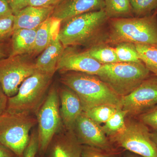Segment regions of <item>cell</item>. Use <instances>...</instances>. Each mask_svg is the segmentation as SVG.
Masks as SVG:
<instances>
[{
    "mask_svg": "<svg viewBox=\"0 0 157 157\" xmlns=\"http://www.w3.org/2000/svg\"><path fill=\"white\" fill-rule=\"evenodd\" d=\"M108 20L104 9L77 15L61 24L59 39L65 48L105 43Z\"/></svg>",
    "mask_w": 157,
    "mask_h": 157,
    "instance_id": "1",
    "label": "cell"
},
{
    "mask_svg": "<svg viewBox=\"0 0 157 157\" xmlns=\"http://www.w3.org/2000/svg\"><path fill=\"white\" fill-rule=\"evenodd\" d=\"M128 42L157 48V14L143 17L109 19L104 44Z\"/></svg>",
    "mask_w": 157,
    "mask_h": 157,
    "instance_id": "2",
    "label": "cell"
},
{
    "mask_svg": "<svg viewBox=\"0 0 157 157\" xmlns=\"http://www.w3.org/2000/svg\"><path fill=\"white\" fill-rule=\"evenodd\" d=\"M59 81L77 94L81 100L83 112L101 105L120 108L121 97L97 75L65 72L61 73Z\"/></svg>",
    "mask_w": 157,
    "mask_h": 157,
    "instance_id": "3",
    "label": "cell"
},
{
    "mask_svg": "<svg viewBox=\"0 0 157 157\" xmlns=\"http://www.w3.org/2000/svg\"><path fill=\"white\" fill-rule=\"evenodd\" d=\"M151 73L142 62L102 65L98 76L121 98L129 94Z\"/></svg>",
    "mask_w": 157,
    "mask_h": 157,
    "instance_id": "4",
    "label": "cell"
},
{
    "mask_svg": "<svg viewBox=\"0 0 157 157\" xmlns=\"http://www.w3.org/2000/svg\"><path fill=\"white\" fill-rule=\"evenodd\" d=\"M53 76L37 70L23 82L16 94L9 98L6 111L36 113L47 95Z\"/></svg>",
    "mask_w": 157,
    "mask_h": 157,
    "instance_id": "5",
    "label": "cell"
},
{
    "mask_svg": "<svg viewBox=\"0 0 157 157\" xmlns=\"http://www.w3.org/2000/svg\"><path fill=\"white\" fill-rule=\"evenodd\" d=\"M37 124L36 117L32 114L6 111L0 115V142L17 157H24L30 132Z\"/></svg>",
    "mask_w": 157,
    "mask_h": 157,
    "instance_id": "6",
    "label": "cell"
},
{
    "mask_svg": "<svg viewBox=\"0 0 157 157\" xmlns=\"http://www.w3.org/2000/svg\"><path fill=\"white\" fill-rule=\"evenodd\" d=\"M38 124L39 152L45 154L55 135L64 127L60 113L58 89L52 86L36 113Z\"/></svg>",
    "mask_w": 157,
    "mask_h": 157,
    "instance_id": "7",
    "label": "cell"
},
{
    "mask_svg": "<svg viewBox=\"0 0 157 157\" xmlns=\"http://www.w3.org/2000/svg\"><path fill=\"white\" fill-rule=\"evenodd\" d=\"M148 127L138 119H126L125 128L109 138L113 146L144 157H157V147Z\"/></svg>",
    "mask_w": 157,
    "mask_h": 157,
    "instance_id": "8",
    "label": "cell"
},
{
    "mask_svg": "<svg viewBox=\"0 0 157 157\" xmlns=\"http://www.w3.org/2000/svg\"><path fill=\"white\" fill-rule=\"evenodd\" d=\"M29 56H9L0 60V86L9 98L16 95L23 82L36 71Z\"/></svg>",
    "mask_w": 157,
    "mask_h": 157,
    "instance_id": "9",
    "label": "cell"
},
{
    "mask_svg": "<svg viewBox=\"0 0 157 157\" xmlns=\"http://www.w3.org/2000/svg\"><path fill=\"white\" fill-rule=\"evenodd\" d=\"M157 105V76L151 74L128 95L121 98L120 108L127 117H137Z\"/></svg>",
    "mask_w": 157,
    "mask_h": 157,
    "instance_id": "10",
    "label": "cell"
},
{
    "mask_svg": "<svg viewBox=\"0 0 157 157\" xmlns=\"http://www.w3.org/2000/svg\"><path fill=\"white\" fill-rule=\"evenodd\" d=\"M73 131L82 145L107 151H113L119 148L113 146L101 124L88 117L83 112L76 121Z\"/></svg>",
    "mask_w": 157,
    "mask_h": 157,
    "instance_id": "11",
    "label": "cell"
},
{
    "mask_svg": "<svg viewBox=\"0 0 157 157\" xmlns=\"http://www.w3.org/2000/svg\"><path fill=\"white\" fill-rule=\"evenodd\" d=\"M102 65L90 56L85 51L81 52L70 46L65 48L57 66L60 73L77 72L97 75Z\"/></svg>",
    "mask_w": 157,
    "mask_h": 157,
    "instance_id": "12",
    "label": "cell"
},
{
    "mask_svg": "<svg viewBox=\"0 0 157 157\" xmlns=\"http://www.w3.org/2000/svg\"><path fill=\"white\" fill-rule=\"evenodd\" d=\"M82 146L74 131L64 127L55 135L46 153L48 157H81Z\"/></svg>",
    "mask_w": 157,
    "mask_h": 157,
    "instance_id": "13",
    "label": "cell"
},
{
    "mask_svg": "<svg viewBox=\"0 0 157 157\" xmlns=\"http://www.w3.org/2000/svg\"><path fill=\"white\" fill-rule=\"evenodd\" d=\"M60 113L64 127L73 131L78 117L83 112L81 100L74 91L64 86L58 89Z\"/></svg>",
    "mask_w": 157,
    "mask_h": 157,
    "instance_id": "14",
    "label": "cell"
},
{
    "mask_svg": "<svg viewBox=\"0 0 157 157\" xmlns=\"http://www.w3.org/2000/svg\"><path fill=\"white\" fill-rule=\"evenodd\" d=\"M104 8V0H63L55 8L51 16L61 24L77 15Z\"/></svg>",
    "mask_w": 157,
    "mask_h": 157,
    "instance_id": "15",
    "label": "cell"
},
{
    "mask_svg": "<svg viewBox=\"0 0 157 157\" xmlns=\"http://www.w3.org/2000/svg\"><path fill=\"white\" fill-rule=\"evenodd\" d=\"M54 7L28 6L14 15V31L37 29L53 13Z\"/></svg>",
    "mask_w": 157,
    "mask_h": 157,
    "instance_id": "16",
    "label": "cell"
},
{
    "mask_svg": "<svg viewBox=\"0 0 157 157\" xmlns=\"http://www.w3.org/2000/svg\"><path fill=\"white\" fill-rule=\"evenodd\" d=\"M59 30L54 33L48 46L35 62L37 70L52 75L56 71L59 60L65 49L59 39Z\"/></svg>",
    "mask_w": 157,
    "mask_h": 157,
    "instance_id": "17",
    "label": "cell"
},
{
    "mask_svg": "<svg viewBox=\"0 0 157 157\" xmlns=\"http://www.w3.org/2000/svg\"><path fill=\"white\" fill-rule=\"evenodd\" d=\"M37 29L14 30L12 35L10 56L25 54L30 56L35 44Z\"/></svg>",
    "mask_w": 157,
    "mask_h": 157,
    "instance_id": "18",
    "label": "cell"
},
{
    "mask_svg": "<svg viewBox=\"0 0 157 157\" xmlns=\"http://www.w3.org/2000/svg\"><path fill=\"white\" fill-rule=\"evenodd\" d=\"M60 25V21L51 16L39 26L37 29L35 44L30 56L39 54L45 49Z\"/></svg>",
    "mask_w": 157,
    "mask_h": 157,
    "instance_id": "19",
    "label": "cell"
},
{
    "mask_svg": "<svg viewBox=\"0 0 157 157\" xmlns=\"http://www.w3.org/2000/svg\"><path fill=\"white\" fill-rule=\"evenodd\" d=\"M104 10L109 19L135 17L130 0H104Z\"/></svg>",
    "mask_w": 157,
    "mask_h": 157,
    "instance_id": "20",
    "label": "cell"
},
{
    "mask_svg": "<svg viewBox=\"0 0 157 157\" xmlns=\"http://www.w3.org/2000/svg\"><path fill=\"white\" fill-rule=\"evenodd\" d=\"M93 59L102 65L119 62L114 47L107 44H99L84 50Z\"/></svg>",
    "mask_w": 157,
    "mask_h": 157,
    "instance_id": "21",
    "label": "cell"
},
{
    "mask_svg": "<svg viewBox=\"0 0 157 157\" xmlns=\"http://www.w3.org/2000/svg\"><path fill=\"white\" fill-rule=\"evenodd\" d=\"M127 117V112L120 108H118L102 126L108 138L113 137L123 131L125 128Z\"/></svg>",
    "mask_w": 157,
    "mask_h": 157,
    "instance_id": "22",
    "label": "cell"
},
{
    "mask_svg": "<svg viewBox=\"0 0 157 157\" xmlns=\"http://www.w3.org/2000/svg\"><path fill=\"white\" fill-rule=\"evenodd\" d=\"M135 46L141 61L152 74L157 76V48L140 44Z\"/></svg>",
    "mask_w": 157,
    "mask_h": 157,
    "instance_id": "23",
    "label": "cell"
},
{
    "mask_svg": "<svg viewBox=\"0 0 157 157\" xmlns=\"http://www.w3.org/2000/svg\"><path fill=\"white\" fill-rule=\"evenodd\" d=\"M118 108L111 105H101L93 107L83 113L93 121L101 124H105Z\"/></svg>",
    "mask_w": 157,
    "mask_h": 157,
    "instance_id": "24",
    "label": "cell"
},
{
    "mask_svg": "<svg viewBox=\"0 0 157 157\" xmlns=\"http://www.w3.org/2000/svg\"><path fill=\"white\" fill-rule=\"evenodd\" d=\"M119 62L140 63L135 44L123 42L115 45L114 47Z\"/></svg>",
    "mask_w": 157,
    "mask_h": 157,
    "instance_id": "25",
    "label": "cell"
},
{
    "mask_svg": "<svg viewBox=\"0 0 157 157\" xmlns=\"http://www.w3.org/2000/svg\"><path fill=\"white\" fill-rule=\"evenodd\" d=\"M130 2L135 17L149 16L157 9V0H130Z\"/></svg>",
    "mask_w": 157,
    "mask_h": 157,
    "instance_id": "26",
    "label": "cell"
},
{
    "mask_svg": "<svg viewBox=\"0 0 157 157\" xmlns=\"http://www.w3.org/2000/svg\"><path fill=\"white\" fill-rule=\"evenodd\" d=\"M118 148L113 151H107L87 145H82L81 157H121L123 153Z\"/></svg>",
    "mask_w": 157,
    "mask_h": 157,
    "instance_id": "27",
    "label": "cell"
},
{
    "mask_svg": "<svg viewBox=\"0 0 157 157\" xmlns=\"http://www.w3.org/2000/svg\"><path fill=\"white\" fill-rule=\"evenodd\" d=\"M152 132H157V105L137 116Z\"/></svg>",
    "mask_w": 157,
    "mask_h": 157,
    "instance_id": "28",
    "label": "cell"
},
{
    "mask_svg": "<svg viewBox=\"0 0 157 157\" xmlns=\"http://www.w3.org/2000/svg\"><path fill=\"white\" fill-rule=\"evenodd\" d=\"M14 27V14L0 18V43L12 36Z\"/></svg>",
    "mask_w": 157,
    "mask_h": 157,
    "instance_id": "29",
    "label": "cell"
},
{
    "mask_svg": "<svg viewBox=\"0 0 157 157\" xmlns=\"http://www.w3.org/2000/svg\"><path fill=\"white\" fill-rule=\"evenodd\" d=\"M39 151L37 132L35 131L30 135L28 145L25 151L24 157H36Z\"/></svg>",
    "mask_w": 157,
    "mask_h": 157,
    "instance_id": "30",
    "label": "cell"
},
{
    "mask_svg": "<svg viewBox=\"0 0 157 157\" xmlns=\"http://www.w3.org/2000/svg\"><path fill=\"white\" fill-rule=\"evenodd\" d=\"M14 15L29 5L30 0H7Z\"/></svg>",
    "mask_w": 157,
    "mask_h": 157,
    "instance_id": "31",
    "label": "cell"
},
{
    "mask_svg": "<svg viewBox=\"0 0 157 157\" xmlns=\"http://www.w3.org/2000/svg\"><path fill=\"white\" fill-rule=\"evenodd\" d=\"M63 0H30L29 6L35 7H56Z\"/></svg>",
    "mask_w": 157,
    "mask_h": 157,
    "instance_id": "32",
    "label": "cell"
},
{
    "mask_svg": "<svg viewBox=\"0 0 157 157\" xmlns=\"http://www.w3.org/2000/svg\"><path fill=\"white\" fill-rule=\"evenodd\" d=\"M12 14H14L7 0H0V18Z\"/></svg>",
    "mask_w": 157,
    "mask_h": 157,
    "instance_id": "33",
    "label": "cell"
},
{
    "mask_svg": "<svg viewBox=\"0 0 157 157\" xmlns=\"http://www.w3.org/2000/svg\"><path fill=\"white\" fill-rule=\"evenodd\" d=\"M9 98L3 91L2 89L0 86V115L6 111Z\"/></svg>",
    "mask_w": 157,
    "mask_h": 157,
    "instance_id": "34",
    "label": "cell"
},
{
    "mask_svg": "<svg viewBox=\"0 0 157 157\" xmlns=\"http://www.w3.org/2000/svg\"><path fill=\"white\" fill-rule=\"evenodd\" d=\"M0 157H17L14 153L0 142Z\"/></svg>",
    "mask_w": 157,
    "mask_h": 157,
    "instance_id": "35",
    "label": "cell"
},
{
    "mask_svg": "<svg viewBox=\"0 0 157 157\" xmlns=\"http://www.w3.org/2000/svg\"><path fill=\"white\" fill-rule=\"evenodd\" d=\"M7 57V50L6 45L2 43H0V60Z\"/></svg>",
    "mask_w": 157,
    "mask_h": 157,
    "instance_id": "36",
    "label": "cell"
},
{
    "mask_svg": "<svg viewBox=\"0 0 157 157\" xmlns=\"http://www.w3.org/2000/svg\"><path fill=\"white\" fill-rule=\"evenodd\" d=\"M121 157H144L140 155L136 154L134 153L126 151L124 153H123Z\"/></svg>",
    "mask_w": 157,
    "mask_h": 157,
    "instance_id": "37",
    "label": "cell"
},
{
    "mask_svg": "<svg viewBox=\"0 0 157 157\" xmlns=\"http://www.w3.org/2000/svg\"><path fill=\"white\" fill-rule=\"evenodd\" d=\"M150 136L151 140L157 147V132H151Z\"/></svg>",
    "mask_w": 157,
    "mask_h": 157,
    "instance_id": "38",
    "label": "cell"
},
{
    "mask_svg": "<svg viewBox=\"0 0 157 157\" xmlns=\"http://www.w3.org/2000/svg\"><path fill=\"white\" fill-rule=\"evenodd\" d=\"M36 157H42V155H40L39 156H38L37 155Z\"/></svg>",
    "mask_w": 157,
    "mask_h": 157,
    "instance_id": "39",
    "label": "cell"
},
{
    "mask_svg": "<svg viewBox=\"0 0 157 157\" xmlns=\"http://www.w3.org/2000/svg\"><path fill=\"white\" fill-rule=\"evenodd\" d=\"M154 12L155 13H156V14H157V9L155 10V11Z\"/></svg>",
    "mask_w": 157,
    "mask_h": 157,
    "instance_id": "40",
    "label": "cell"
}]
</instances>
